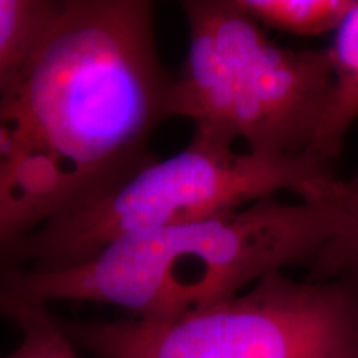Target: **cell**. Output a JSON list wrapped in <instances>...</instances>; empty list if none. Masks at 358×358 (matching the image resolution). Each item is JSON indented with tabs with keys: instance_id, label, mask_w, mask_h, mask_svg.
Instances as JSON below:
<instances>
[{
	"instance_id": "5b68a950",
	"label": "cell",
	"mask_w": 358,
	"mask_h": 358,
	"mask_svg": "<svg viewBox=\"0 0 358 358\" xmlns=\"http://www.w3.org/2000/svg\"><path fill=\"white\" fill-rule=\"evenodd\" d=\"M95 358H358V285L272 272L164 320H62Z\"/></svg>"
},
{
	"instance_id": "277c9868",
	"label": "cell",
	"mask_w": 358,
	"mask_h": 358,
	"mask_svg": "<svg viewBox=\"0 0 358 358\" xmlns=\"http://www.w3.org/2000/svg\"><path fill=\"white\" fill-rule=\"evenodd\" d=\"M189 52L171 78L168 118L249 153L307 155L332 90L330 50H295L272 42L236 0L181 2Z\"/></svg>"
},
{
	"instance_id": "ba28073f",
	"label": "cell",
	"mask_w": 358,
	"mask_h": 358,
	"mask_svg": "<svg viewBox=\"0 0 358 358\" xmlns=\"http://www.w3.org/2000/svg\"><path fill=\"white\" fill-rule=\"evenodd\" d=\"M60 2L0 0V92L55 15Z\"/></svg>"
},
{
	"instance_id": "6da1fadb",
	"label": "cell",
	"mask_w": 358,
	"mask_h": 358,
	"mask_svg": "<svg viewBox=\"0 0 358 358\" xmlns=\"http://www.w3.org/2000/svg\"><path fill=\"white\" fill-rule=\"evenodd\" d=\"M171 78L153 2H60L0 92V272L38 229L151 159Z\"/></svg>"
},
{
	"instance_id": "7a4b0ae2",
	"label": "cell",
	"mask_w": 358,
	"mask_h": 358,
	"mask_svg": "<svg viewBox=\"0 0 358 358\" xmlns=\"http://www.w3.org/2000/svg\"><path fill=\"white\" fill-rule=\"evenodd\" d=\"M342 203L266 198L226 216L116 239L85 261L0 275V308L106 303L131 319L164 320L226 301L262 277L319 257Z\"/></svg>"
},
{
	"instance_id": "3957f363",
	"label": "cell",
	"mask_w": 358,
	"mask_h": 358,
	"mask_svg": "<svg viewBox=\"0 0 358 358\" xmlns=\"http://www.w3.org/2000/svg\"><path fill=\"white\" fill-rule=\"evenodd\" d=\"M342 189L343 179L310 155L237 153L234 145L194 129L185 150L148 159L38 229L6 271L73 266L122 237L226 216L282 191L320 203L338 199Z\"/></svg>"
},
{
	"instance_id": "52a82bcc",
	"label": "cell",
	"mask_w": 358,
	"mask_h": 358,
	"mask_svg": "<svg viewBox=\"0 0 358 358\" xmlns=\"http://www.w3.org/2000/svg\"><path fill=\"white\" fill-rule=\"evenodd\" d=\"M259 25L282 32L317 37L337 30L357 0H236Z\"/></svg>"
},
{
	"instance_id": "9c48e42d",
	"label": "cell",
	"mask_w": 358,
	"mask_h": 358,
	"mask_svg": "<svg viewBox=\"0 0 358 358\" xmlns=\"http://www.w3.org/2000/svg\"><path fill=\"white\" fill-rule=\"evenodd\" d=\"M20 327L19 347L2 358H78L77 345L47 307L19 306L2 313Z\"/></svg>"
},
{
	"instance_id": "30bf717a",
	"label": "cell",
	"mask_w": 358,
	"mask_h": 358,
	"mask_svg": "<svg viewBox=\"0 0 358 358\" xmlns=\"http://www.w3.org/2000/svg\"><path fill=\"white\" fill-rule=\"evenodd\" d=\"M342 221L337 232L320 250L313 279L347 275L358 285V176L343 182Z\"/></svg>"
},
{
	"instance_id": "8992f818",
	"label": "cell",
	"mask_w": 358,
	"mask_h": 358,
	"mask_svg": "<svg viewBox=\"0 0 358 358\" xmlns=\"http://www.w3.org/2000/svg\"><path fill=\"white\" fill-rule=\"evenodd\" d=\"M330 50L332 90L322 123L307 155L330 164L358 118V3L337 29Z\"/></svg>"
}]
</instances>
